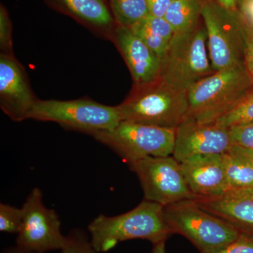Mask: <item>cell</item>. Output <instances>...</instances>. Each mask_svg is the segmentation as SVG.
Returning <instances> with one entry per match:
<instances>
[{
	"label": "cell",
	"mask_w": 253,
	"mask_h": 253,
	"mask_svg": "<svg viewBox=\"0 0 253 253\" xmlns=\"http://www.w3.org/2000/svg\"><path fill=\"white\" fill-rule=\"evenodd\" d=\"M88 231L97 253L108 252L128 240H147L154 246L166 242L172 234L165 218L164 206L145 199L124 214H99L89 224Z\"/></svg>",
	"instance_id": "cell-1"
},
{
	"label": "cell",
	"mask_w": 253,
	"mask_h": 253,
	"mask_svg": "<svg viewBox=\"0 0 253 253\" xmlns=\"http://www.w3.org/2000/svg\"><path fill=\"white\" fill-rule=\"evenodd\" d=\"M122 121L176 129L187 118V91L161 78L149 84L132 86L126 99L118 105Z\"/></svg>",
	"instance_id": "cell-2"
},
{
	"label": "cell",
	"mask_w": 253,
	"mask_h": 253,
	"mask_svg": "<svg viewBox=\"0 0 253 253\" xmlns=\"http://www.w3.org/2000/svg\"><path fill=\"white\" fill-rule=\"evenodd\" d=\"M253 90V81L245 66L215 71L187 90V118L214 123Z\"/></svg>",
	"instance_id": "cell-3"
},
{
	"label": "cell",
	"mask_w": 253,
	"mask_h": 253,
	"mask_svg": "<svg viewBox=\"0 0 253 253\" xmlns=\"http://www.w3.org/2000/svg\"><path fill=\"white\" fill-rule=\"evenodd\" d=\"M214 72L203 20L191 31L174 34L161 59L160 78L174 87L187 91Z\"/></svg>",
	"instance_id": "cell-4"
},
{
	"label": "cell",
	"mask_w": 253,
	"mask_h": 253,
	"mask_svg": "<svg viewBox=\"0 0 253 253\" xmlns=\"http://www.w3.org/2000/svg\"><path fill=\"white\" fill-rule=\"evenodd\" d=\"M164 214L172 234L184 236L201 253L222 249L241 233L227 221L200 207L194 200L165 206Z\"/></svg>",
	"instance_id": "cell-5"
},
{
	"label": "cell",
	"mask_w": 253,
	"mask_h": 253,
	"mask_svg": "<svg viewBox=\"0 0 253 253\" xmlns=\"http://www.w3.org/2000/svg\"><path fill=\"white\" fill-rule=\"evenodd\" d=\"M28 119L57 123L65 129L90 136L112 129L122 122L117 106L100 104L87 97L66 101L38 99Z\"/></svg>",
	"instance_id": "cell-6"
},
{
	"label": "cell",
	"mask_w": 253,
	"mask_h": 253,
	"mask_svg": "<svg viewBox=\"0 0 253 253\" xmlns=\"http://www.w3.org/2000/svg\"><path fill=\"white\" fill-rule=\"evenodd\" d=\"M208 52L214 71L244 66V19L215 0H201Z\"/></svg>",
	"instance_id": "cell-7"
},
{
	"label": "cell",
	"mask_w": 253,
	"mask_h": 253,
	"mask_svg": "<svg viewBox=\"0 0 253 253\" xmlns=\"http://www.w3.org/2000/svg\"><path fill=\"white\" fill-rule=\"evenodd\" d=\"M91 136L129 165L145 158L172 155L176 129L122 121L112 129L98 131Z\"/></svg>",
	"instance_id": "cell-8"
},
{
	"label": "cell",
	"mask_w": 253,
	"mask_h": 253,
	"mask_svg": "<svg viewBox=\"0 0 253 253\" xmlns=\"http://www.w3.org/2000/svg\"><path fill=\"white\" fill-rule=\"evenodd\" d=\"M129 167L140 181L145 200L165 207L196 198L186 182L180 163L173 156L145 158Z\"/></svg>",
	"instance_id": "cell-9"
},
{
	"label": "cell",
	"mask_w": 253,
	"mask_h": 253,
	"mask_svg": "<svg viewBox=\"0 0 253 253\" xmlns=\"http://www.w3.org/2000/svg\"><path fill=\"white\" fill-rule=\"evenodd\" d=\"M21 208L23 220L16 239L18 249L44 253L66 247L68 236L61 234V221L56 211L43 204L41 189L32 190Z\"/></svg>",
	"instance_id": "cell-10"
},
{
	"label": "cell",
	"mask_w": 253,
	"mask_h": 253,
	"mask_svg": "<svg viewBox=\"0 0 253 253\" xmlns=\"http://www.w3.org/2000/svg\"><path fill=\"white\" fill-rule=\"evenodd\" d=\"M38 99L24 66L15 55L0 54V108L14 122L28 119Z\"/></svg>",
	"instance_id": "cell-11"
},
{
	"label": "cell",
	"mask_w": 253,
	"mask_h": 253,
	"mask_svg": "<svg viewBox=\"0 0 253 253\" xmlns=\"http://www.w3.org/2000/svg\"><path fill=\"white\" fill-rule=\"evenodd\" d=\"M231 146L229 128L186 118L176 129L172 156L181 163L196 155L223 154Z\"/></svg>",
	"instance_id": "cell-12"
},
{
	"label": "cell",
	"mask_w": 253,
	"mask_h": 253,
	"mask_svg": "<svg viewBox=\"0 0 253 253\" xmlns=\"http://www.w3.org/2000/svg\"><path fill=\"white\" fill-rule=\"evenodd\" d=\"M111 42L124 59L130 72L133 85H144L159 79L161 59L130 28L116 24Z\"/></svg>",
	"instance_id": "cell-13"
},
{
	"label": "cell",
	"mask_w": 253,
	"mask_h": 253,
	"mask_svg": "<svg viewBox=\"0 0 253 253\" xmlns=\"http://www.w3.org/2000/svg\"><path fill=\"white\" fill-rule=\"evenodd\" d=\"M180 165L196 197H213L229 191L222 154L196 155L181 161Z\"/></svg>",
	"instance_id": "cell-14"
},
{
	"label": "cell",
	"mask_w": 253,
	"mask_h": 253,
	"mask_svg": "<svg viewBox=\"0 0 253 253\" xmlns=\"http://www.w3.org/2000/svg\"><path fill=\"white\" fill-rule=\"evenodd\" d=\"M50 9L69 16L101 39L111 42L116 23L106 0H43Z\"/></svg>",
	"instance_id": "cell-15"
},
{
	"label": "cell",
	"mask_w": 253,
	"mask_h": 253,
	"mask_svg": "<svg viewBox=\"0 0 253 253\" xmlns=\"http://www.w3.org/2000/svg\"><path fill=\"white\" fill-rule=\"evenodd\" d=\"M200 207L253 236V189L229 190L220 196L196 197Z\"/></svg>",
	"instance_id": "cell-16"
},
{
	"label": "cell",
	"mask_w": 253,
	"mask_h": 253,
	"mask_svg": "<svg viewBox=\"0 0 253 253\" xmlns=\"http://www.w3.org/2000/svg\"><path fill=\"white\" fill-rule=\"evenodd\" d=\"M129 28L161 59L174 36L172 26L166 18L151 14Z\"/></svg>",
	"instance_id": "cell-17"
},
{
	"label": "cell",
	"mask_w": 253,
	"mask_h": 253,
	"mask_svg": "<svg viewBox=\"0 0 253 253\" xmlns=\"http://www.w3.org/2000/svg\"><path fill=\"white\" fill-rule=\"evenodd\" d=\"M222 155L229 190L253 189V154L251 151L232 145Z\"/></svg>",
	"instance_id": "cell-18"
},
{
	"label": "cell",
	"mask_w": 253,
	"mask_h": 253,
	"mask_svg": "<svg viewBox=\"0 0 253 253\" xmlns=\"http://www.w3.org/2000/svg\"><path fill=\"white\" fill-rule=\"evenodd\" d=\"M164 18L172 26L174 34L194 29L201 22V0H172Z\"/></svg>",
	"instance_id": "cell-19"
},
{
	"label": "cell",
	"mask_w": 253,
	"mask_h": 253,
	"mask_svg": "<svg viewBox=\"0 0 253 253\" xmlns=\"http://www.w3.org/2000/svg\"><path fill=\"white\" fill-rule=\"evenodd\" d=\"M109 7L118 26L130 28L151 14L146 0H109Z\"/></svg>",
	"instance_id": "cell-20"
},
{
	"label": "cell",
	"mask_w": 253,
	"mask_h": 253,
	"mask_svg": "<svg viewBox=\"0 0 253 253\" xmlns=\"http://www.w3.org/2000/svg\"><path fill=\"white\" fill-rule=\"evenodd\" d=\"M251 122H253V90L246 95L234 109L214 123L223 127L229 128Z\"/></svg>",
	"instance_id": "cell-21"
},
{
	"label": "cell",
	"mask_w": 253,
	"mask_h": 253,
	"mask_svg": "<svg viewBox=\"0 0 253 253\" xmlns=\"http://www.w3.org/2000/svg\"><path fill=\"white\" fill-rule=\"evenodd\" d=\"M68 242L60 253H99L95 251L91 245V240L84 231L74 229L70 231L68 235ZM3 253H34L24 252L17 248H10L5 250Z\"/></svg>",
	"instance_id": "cell-22"
},
{
	"label": "cell",
	"mask_w": 253,
	"mask_h": 253,
	"mask_svg": "<svg viewBox=\"0 0 253 253\" xmlns=\"http://www.w3.org/2000/svg\"><path fill=\"white\" fill-rule=\"evenodd\" d=\"M22 220V208L13 207L7 204H0V231L10 234H18Z\"/></svg>",
	"instance_id": "cell-23"
},
{
	"label": "cell",
	"mask_w": 253,
	"mask_h": 253,
	"mask_svg": "<svg viewBox=\"0 0 253 253\" xmlns=\"http://www.w3.org/2000/svg\"><path fill=\"white\" fill-rule=\"evenodd\" d=\"M13 26L9 11L4 5L0 4V52L14 55L12 38Z\"/></svg>",
	"instance_id": "cell-24"
},
{
	"label": "cell",
	"mask_w": 253,
	"mask_h": 253,
	"mask_svg": "<svg viewBox=\"0 0 253 253\" xmlns=\"http://www.w3.org/2000/svg\"><path fill=\"white\" fill-rule=\"evenodd\" d=\"M229 129L232 145L253 151V122L230 126Z\"/></svg>",
	"instance_id": "cell-25"
},
{
	"label": "cell",
	"mask_w": 253,
	"mask_h": 253,
	"mask_svg": "<svg viewBox=\"0 0 253 253\" xmlns=\"http://www.w3.org/2000/svg\"><path fill=\"white\" fill-rule=\"evenodd\" d=\"M211 253H253V236L241 232L230 244Z\"/></svg>",
	"instance_id": "cell-26"
},
{
	"label": "cell",
	"mask_w": 253,
	"mask_h": 253,
	"mask_svg": "<svg viewBox=\"0 0 253 253\" xmlns=\"http://www.w3.org/2000/svg\"><path fill=\"white\" fill-rule=\"evenodd\" d=\"M244 66L253 81V27L245 20Z\"/></svg>",
	"instance_id": "cell-27"
},
{
	"label": "cell",
	"mask_w": 253,
	"mask_h": 253,
	"mask_svg": "<svg viewBox=\"0 0 253 253\" xmlns=\"http://www.w3.org/2000/svg\"><path fill=\"white\" fill-rule=\"evenodd\" d=\"M149 5L150 13L156 16L164 17L172 0H146Z\"/></svg>",
	"instance_id": "cell-28"
},
{
	"label": "cell",
	"mask_w": 253,
	"mask_h": 253,
	"mask_svg": "<svg viewBox=\"0 0 253 253\" xmlns=\"http://www.w3.org/2000/svg\"><path fill=\"white\" fill-rule=\"evenodd\" d=\"M239 11L245 21L253 27V0L241 1Z\"/></svg>",
	"instance_id": "cell-29"
},
{
	"label": "cell",
	"mask_w": 253,
	"mask_h": 253,
	"mask_svg": "<svg viewBox=\"0 0 253 253\" xmlns=\"http://www.w3.org/2000/svg\"><path fill=\"white\" fill-rule=\"evenodd\" d=\"M221 6L231 11H239L241 0H215Z\"/></svg>",
	"instance_id": "cell-30"
},
{
	"label": "cell",
	"mask_w": 253,
	"mask_h": 253,
	"mask_svg": "<svg viewBox=\"0 0 253 253\" xmlns=\"http://www.w3.org/2000/svg\"><path fill=\"white\" fill-rule=\"evenodd\" d=\"M166 242L161 243L154 246L152 253H166Z\"/></svg>",
	"instance_id": "cell-31"
},
{
	"label": "cell",
	"mask_w": 253,
	"mask_h": 253,
	"mask_svg": "<svg viewBox=\"0 0 253 253\" xmlns=\"http://www.w3.org/2000/svg\"><path fill=\"white\" fill-rule=\"evenodd\" d=\"M244 1V0H241V1ZM241 2H240V4H241Z\"/></svg>",
	"instance_id": "cell-32"
},
{
	"label": "cell",
	"mask_w": 253,
	"mask_h": 253,
	"mask_svg": "<svg viewBox=\"0 0 253 253\" xmlns=\"http://www.w3.org/2000/svg\"><path fill=\"white\" fill-rule=\"evenodd\" d=\"M250 151H251V150H250ZM251 152H252L253 154V151H251Z\"/></svg>",
	"instance_id": "cell-33"
},
{
	"label": "cell",
	"mask_w": 253,
	"mask_h": 253,
	"mask_svg": "<svg viewBox=\"0 0 253 253\" xmlns=\"http://www.w3.org/2000/svg\"><path fill=\"white\" fill-rule=\"evenodd\" d=\"M106 1H107V0H106Z\"/></svg>",
	"instance_id": "cell-34"
}]
</instances>
